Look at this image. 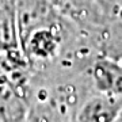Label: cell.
<instances>
[{
	"label": "cell",
	"mask_w": 122,
	"mask_h": 122,
	"mask_svg": "<svg viewBox=\"0 0 122 122\" xmlns=\"http://www.w3.org/2000/svg\"><path fill=\"white\" fill-rule=\"evenodd\" d=\"M27 73V66L10 68L0 61V122H29Z\"/></svg>",
	"instance_id": "obj_1"
},
{
	"label": "cell",
	"mask_w": 122,
	"mask_h": 122,
	"mask_svg": "<svg viewBox=\"0 0 122 122\" xmlns=\"http://www.w3.org/2000/svg\"><path fill=\"white\" fill-rule=\"evenodd\" d=\"M122 110V96L94 92L84 100L69 122H114Z\"/></svg>",
	"instance_id": "obj_2"
},
{
	"label": "cell",
	"mask_w": 122,
	"mask_h": 122,
	"mask_svg": "<svg viewBox=\"0 0 122 122\" xmlns=\"http://www.w3.org/2000/svg\"><path fill=\"white\" fill-rule=\"evenodd\" d=\"M0 54L22 56L18 37L16 0H0Z\"/></svg>",
	"instance_id": "obj_3"
}]
</instances>
